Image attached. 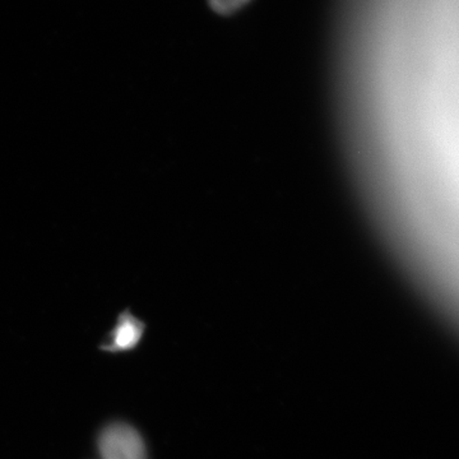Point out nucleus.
I'll return each instance as SVG.
<instances>
[{
    "label": "nucleus",
    "instance_id": "f03ea898",
    "mask_svg": "<svg viewBox=\"0 0 459 459\" xmlns=\"http://www.w3.org/2000/svg\"><path fill=\"white\" fill-rule=\"evenodd\" d=\"M144 329V323L126 310L120 314L115 327L100 344V350L111 353L132 351L140 344Z\"/></svg>",
    "mask_w": 459,
    "mask_h": 459
},
{
    "label": "nucleus",
    "instance_id": "f257e3e1",
    "mask_svg": "<svg viewBox=\"0 0 459 459\" xmlns=\"http://www.w3.org/2000/svg\"><path fill=\"white\" fill-rule=\"evenodd\" d=\"M99 449L102 459H147L140 433L123 422L110 424L101 431Z\"/></svg>",
    "mask_w": 459,
    "mask_h": 459
},
{
    "label": "nucleus",
    "instance_id": "7ed1b4c3",
    "mask_svg": "<svg viewBox=\"0 0 459 459\" xmlns=\"http://www.w3.org/2000/svg\"><path fill=\"white\" fill-rule=\"evenodd\" d=\"M250 2L252 0H208V4L220 16H231Z\"/></svg>",
    "mask_w": 459,
    "mask_h": 459
}]
</instances>
